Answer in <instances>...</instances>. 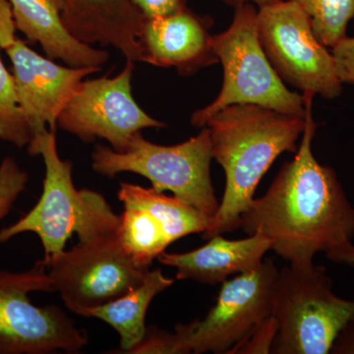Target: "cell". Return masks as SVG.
Returning <instances> with one entry per match:
<instances>
[{
  "label": "cell",
  "instance_id": "obj_8",
  "mask_svg": "<svg viewBox=\"0 0 354 354\" xmlns=\"http://www.w3.org/2000/svg\"><path fill=\"white\" fill-rule=\"evenodd\" d=\"M258 37L268 59L283 82L324 99L342 93L332 51L316 38L309 16L292 0L258 8Z\"/></svg>",
  "mask_w": 354,
  "mask_h": 354
},
{
  "label": "cell",
  "instance_id": "obj_22",
  "mask_svg": "<svg viewBox=\"0 0 354 354\" xmlns=\"http://www.w3.org/2000/svg\"><path fill=\"white\" fill-rule=\"evenodd\" d=\"M128 354H183L176 333L147 327L143 339Z\"/></svg>",
  "mask_w": 354,
  "mask_h": 354
},
{
  "label": "cell",
  "instance_id": "obj_28",
  "mask_svg": "<svg viewBox=\"0 0 354 354\" xmlns=\"http://www.w3.org/2000/svg\"><path fill=\"white\" fill-rule=\"evenodd\" d=\"M328 259L337 264L348 266L354 268V246L351 242H346L342 245L335 247L332 250L326 252Z\"/></svg>",
  "mask_w": 354,
  "mask_h": 354
},
{
  "label": "cell",
  "instance_id": "obj_23",
  "mask_svg": "<svg viewBox=\"0 0 354 354\" xmlns=\"http://www.w3.org/2000/svg\"><path fill=\"white\" fill-rule=\"evenodd\" d=\"M278 333L276 319L269 317L230 353H271Z\"/></svg>",
  "mask_w": 354,
  "mask_h": 354
},
{
  "label": "cell",
  "instance_id": "obj_16",
  "mask_svg": "<svg viewBox=\"0 0 354 354\" xmlns=\"http://www.w3.org/2000/svg\"><path fill=\"white\" fill-rule=\"evenodd\" d=\"M271 248V241L260 232L236 241L218 234L200 248L186 253L164 252L158 256V261L160 264L176 268L177 279L218 285L230 274L256 269Z\"/></svg>",
  "mask_w": 354,
  "mask_h": 354
},
{
  "label": "cell",
  "instance_id": "obj_5",
  "mask_svg": "<svg viewBox=\"0 0 354 354\" xmlns=\"http://www.w3.org/2000/svg\"><path fill=\"white\" fill-rule=\"evenodd\" d=\"M212 153L209 130L183 143L158 145L142 136L133 137L123 152L97 145L92 153V167L102 176L113 178L121 172L145 177L158 192L171 191L174 196L205 216L214 218L220 208L211 178Z\"/></svg>",
  "mask_w": 354,
  "mask_h": 354
},
{
  "label": "cell",
  "instance_id": "obj_19",
  "mask_svg": "<svg viewBox=\"0 0 354 354\" xmlns=\"http://www.w3.org/2000/svg\"><path fill=\"white\" fill-rule=\"evenodd\" d=\"M309 16L316 38L327 48L346 37L354 17V0H292Z\"/></svg>",
  "mask_w": 354,
  "mask_h": 354
},
{
  "label": "cell",
  "instance_id": "obj_29",
  "mask_svg": "<svg viewBox=\"0 0 354 354\" xmlns=\"http://www.w3.org/2000/svg\"><path fill=\"white\" fill-rule=\"evenodd\" d=\"M221 1H223V3L227 4L228 6L234 7V8L245 6V4H252V6L260 8V7L269 6V4L279 1V0H221Z\"/></svg>",
  "mask_w": 354,
  "mask_h": 354
},
{
  "label": "cell",
  "instance_id": "obj_10",
  "mask_svg": "<svg viewBox=\"0 0 354 354\" xmlns=\"http://www.w3.org/2000/svg\"><path fill=\"white\" fill-rule=\"evenodd\" d=\"M279 270L263 260L221 286L215 306L204 319L176 327L183 354L230 353L272 313Z\"/></svg>",
  "mask_w": 354,
  "mask_h": 354
},
{
  "label": "cell",
  "instance_id": "obj_25",
  "mask_svg": "<svg viewBox=\"0 0 354 354\" xmlns=\"http://www.w3.org/2000/svg\"><path fill=\"white\" fill-rule=\"evenodd\" d=\"M147 18L160 17L183 9L187 0H133Z\"/></svg>",
  "mask_w": 354,
  "mask_h": 354
},
{
  "label": "cell",
  "instance_id": "obj_7",
  "mask_svg": "<svg viewBox=\"0 0 354 354\" xmlns=\"http://www.w3.org/2000/svg\"><path fill=\"white\" fill-rule=\"evenodd\" d=\"M36 291H53L44 259L25 271L0 270V354L75 353L85 348L87 332L57 306H36L29 298Z\"/></svg>",
  "mask_w": 354,
  "mask_h": 354
},
{
  "label": "cell",
  "instance_id": "obj_17",
  "mask_svg": "<svg viewBox=\"0 0 354 354\" xmlns=\"http://www.w3.org/2000/svg\"><path fill=\"white\" fill-rule=\"evenodd\" d=\"M16 29L30 41L41 44L46 57L71 67L101 68L109 59L106 50H95L70 34L62 18L60 0H9Z\"/></svg>",
  "mask_w": 354,
  "mask_h": 354
},
{
  "label": "cell",
  "instance_id": "obj_1",
  "mask_svg": "<svg viewBox=\"0 0 354 354\" xmlns=\"http://www.w3.org/2000/svg\"><path fill=\"white\" fill-rule=\"evenodd\" d=\"M302 95L306 115L297 155L281 167L267 192L253 199L239 223L247 234L267 236L271 250L293 267L312 265L317 253L328 252L354 237V207L335 169L321 165L312 152L315 95Z\"/></svg>",
  "mask_w": 354,
  "mask_h": 354
},
{
  "label": "cell",
  "instance_id": "obj_18",
  "mask_svg": "<svg viewBox=\"0 0 354 354\" xmlns=\"http://www.w3.org/2000/svg\"><path fill=\"white\" fill-rule=\"evenodd\" d=\"M174 279L167 278L162 270H149L141 285L113 301L91 310L86 318L109 324L120 337L118 353H129L146 334V314L153 298L171 288Z\"/></svg>",
  "mask_w": 354,
  "mask_h": 354
},
{
  "label": "cell",
  "instance_id": "obj_3",
  "mask_svg": "<svg viewBox=\"0 0 354 354\" xmlns=\"http://www.w3.org/2000/svg\"><path fill=\"white\" fill-rule=\"evenodd\" d=\"M57 130L36 135L28 145L32 156L43 158L46 176L39 202L19 221L0 230V243L17 235H38L44 247V261L48 266L65 250L74 234L79 241L118 230L120 216L106 198L95 191L76 189L72 177L73 165L58 155Z\"/></svg>",
  "mask_w": 354,
  "mask_h": 354
},
{
  "label": "cell",
  "instance_id": "obj_27",
  "mask_svg": "<svg viewBox=\"0 0 354 354\" xmlns=\"http://www.w3.org/2000/svg\"><path fill=\"white\" fill-rule=\"evenodd\" d=\"M330 353L354 354V317L337 335Z\"/></svg>",
  "mask_w": 354,
  "mask_h": 354
},
{
  "label": "cell",
  "instance_id": "obj_21",
  "mask_svg": "<svg viewBox=\"0 0 354 354\" xmlns=\"http://www.w3.org/2000/svg\"><path fill=\"white\" fill-rule=\"evenodd\" d=\"M28 174L14 158L7 157L0 164V221L12 209L14 203L24 192Z\"/></svg>",
  "mask_w": 354,
  "mask_h": 354
},
{
  "label": "cell",
  "instance_id": "obj_12",
  "mask_svg": "<svg viewBox=\"0 0 354 354\" xmlns=\"http://www.w3.org/2000/svg\"><path fill=\"white\" fill-rule=\"evenodd\" d=\"M118 200L123 205L118 234L123 248L144 270L171 243L186 235L204 234L212 218L185 202L153 188L121 183Z\"/></svg>",
  "mask_w": 354,
  "mask_h": 354
},
{
  "label": "cell",
  "instance_id": "obj_24",
  "mask_svg": "<svg viewBox=\"0 0 354 354\" xmlns=\"http://www.w3.org/2000/svg\"><path fill=\"white\" fill-rule=\"evenodd\" d=\"M332 55L342 83L354 85V37L341 39L332 48Z\"/></svg>",
  "mask_w": 354,
  "mask_h": 354
},
{
  "label": "cell",
  "instance_id": "obj_15",
  "mask_svg": "<svg viewBox=\"0 0 354 354\" xmlns=\"http://www.w3.org/2000/svg\"><path fill=\"white\" fill-rule=\"evenodd\" d=\"M62 22L84 44L113 46L127 60L143 62L140 44L145 16L133 0H60Z\"/></svg>",
  "mask_w": 354,
  "mask_h": 354
},
{
  "label": "cell",
  "instance_id": "obj_2",
  "mask_svg": "<svg viewBox=\"0 0 354 354\" xmlns=\"http://www.w3.org/2000/svg\"><path fill=\"white\" fill-rule=\"evenodd\" d=\"M212 153L225 174L220 208L205 239L239 228L242 214L272 162L285 152L295 153L305 128V118L256 104H234L207 122Z\"/></svg>",
  "mask_w": 354,
  "mask_h": 354
},
{
  "label": "cell",
  "instance_id": "obj_4",
  "mask_svg": "<svg viewBox=\"0 0 354 354\" xmlns=\"http://www.w3.org/2000/svg\"><path fill=\"white\" fill-rule=\"evenodd\" d=\"M257 15L252 4L237 7L228 29L213 36L223 83L215 101L192 114L193 127H206L214 114L234 104H256L297 118L306 115L304 95L286 88L261 46Z\"/></svg>",
  "mask_w": 354,
  "mask_h": 354
},
{
  "label": "cell",
  "instance_id": "obj_20",
  "mask_svg": "<svg viewBox=\"0 0 354 354\" xmlns=\"http://www.w3.org/2000/svg\"><path fill=\"white\" fill-rule=\"evenodd\" d=\"M0 139L23 148L32 135L18 102L13 74L4 66L0 55Z\"/></svg>",
  "mask_w": 354,
  "mask_h": 354
},
{
  "label": "cell",
  "instance_id": "obj_13",
  "mask_svg": "<svg viewBox=\"0 0 354 354\" xmlns=\"http://www.w3.org/2000/svg\"><path fill=\"white\" fill-rule=\"evenodd\" d=\"M6 50L12 64L18 102L32 138L57 130L58 116L78 86L86 77L101 70L62 66L41 57L20 39Z\"/></svg>",
  "mask_w": 354,
  "mask_h": 354
},
{
  "label": "cell",
  "instance_id": "obj_11",
  "mask_svg": "<svg viewBox=\"0 0 354 354\" xmlns=\"http://www.w3.org/2000/svg\"><path fill=\"white\" fill-rule=\"evenodd\" d=\"M134 62L127 60L118 75L82 81L58 116L57 125L85 143L106 140L123 152L135 134L167 127L140 108L132 95Z\"/></svg>",
  "mask_w": 354,
  "mask_h": 354
},
{
  "label": "cell",
  "instance_id": "obj_9",
  "mask_svg": "<svg viewBox=\"0 0 354 354\" xmlns=\"http://www.w3.org/2000/svg\"><path fill=\"white\" fill-rule=\"evenodd\" d=\"M53 291L65 306L85 317L141 285L149 270L135 264L121 244L118 230L79 241L48 266Z\"/></svg>",
  "mask_w": 354,
  "mask_h": 354
},
{
  "label": "cell",
  "instance_id": "obj_14",
  "mask_svg": "<svg viewBox=\"0 0 354 354\" xmlns=\"http://www.w3.org/2000/svg\"><path fill=\"white\" fill-rule=\"evenodd\" d=\"M212 21L187 6L160 17L145 18L140 44L143 62L153 66L176 68L190 76L205 67L218 64L213 50Z\"/></svg>",
  "mask_w": 354,
  "mask_h": 354
},
{
  "label": "cell",
  "instance_id": "obj_6",
  "mask_svg": "<svg viewBox=\"0 0 354 354\" xmlns=\"http://www.w3.org/2000/svg\"><path fill=\"white\" fill-rule=\"evenodd\" d=\"M272 315L278 333L271 353L328 354L354 317V299L335 295L323 266L290 265L279 271Z\"/></svg>",
  "mask_w": 354,
  "mask_h": 354
},
{
  "label": "cell",
  "instance_id": "obj_26",
  "mask_svg": "<svg viewBox=\"0 0 354 354\" xmlns=\"http://www.w3.org/2000/svg\"><path fill=\"white\" fill-rule=\"evenodd\" d=\"M16 25L9 0H0V48L6 50L16 38Z\"/></svg>",
  "mask_w": 354,
  "mask_h": 354
}]
</instances>
